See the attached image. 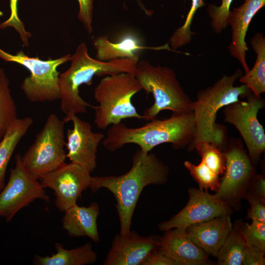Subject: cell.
<instances>
[{
  "instance_id": "9",
  "label": "cell",
  "mask_w": 265,
  "mask_h": 265,
  "mask_svg": "<svg viewBox=\"0 0 265 265\" xmlns=\"http://www.w3.org/2000/svg\"><path fill=\"white\" fill-rule=\"evenodd\" d=\"M223 151L226 157L225 170L214 195L233 211H238L256 173V164L250 159L240 140H230Z\"/></svg>"
},
{
  "instance_id": "23",
  "label": "cell",
  "mask_w": 265,
  "mask_h": 265,
  "mask_svg": "<svg viewBox=\"0 0 265 265\" xmlns=\"http://www.w3.org/2000/svg\"><path fill=\"white\" fill-rule=\"evenodd\" d=\"M250 44L257 57L251 70L239 79L257 96L265 92V38L262 32H256L250 40Z\"/></svg>"
},
{
  "instance_id": "26",
  "label": "cell",
  "mask_w": 265,
  "mask_h": 265,
  "mask_svg": "<svg viewBox=\"0 0 265 265\" xmlns=\"http://www.w3.org/2000/svg\"><path fill=\"white\" fill-rule=\"evenodd\" d=\"M184 166L189 171L193 179L197 183L199 188L216 192L219 186V175L213 171L203 160L197 165L186 160Z\"/></svg>"
},
{
  "instance_id": "1",
  "label": "cell",
  "mask_w": 265,
  "mask_h": 265,
  "mask_svg": "<svg viewBox=\"0 0 265 265\" xmlns=\"http://www.w3.org/2000/svg\"><path fill=\"white\" fill-rule=\"evenodd\" d=\"M132 166L120 176L92 177L90 189L94 192L105 188L114 195L120 221V235L127 237L131 232L132 219L139 197L149 185H162L167 181L169 168L152 152L140 149L132 157Z\"/></svg>"
},
{
  "instance_id": "6",
  "label": "cell",
  "mask_w": 265,
  "mask_h": 265,
  "mask_svg": "<svg viewBox=\"0 0 265 265\" xmlns=\"http://www.w3.org/2000/svg\"><path fill=\"white\" fill-rule=\"evenodd\" d=\"M142 90L152 94L154 104L143 113L144 120L150 121L164 110L172 113L192 111L193 101L185 92L175 71L166 66L152 64L142 60L138 62L134 74Z\"/></svg>"
},
{
  "instance_id": "11",
  "label": "cell",
  "mask_w": 265,
  "mask_h": 265,
  "mask_svg": "<svg viewBox=\"0 0 265 265\" xmlns=\"http://www.w3.org/2000/svg\"><path fill=\"white\" fill-rule=\"evenodd\" d=\"M36 199L49 201L44 188L25 168L21 156H15V166L11 168L8 181L0 191V216L10 222L21 209Z\"/></svg>"
},
{
  "instance_id": "5",
  "label": "cell",
  "mask_w": 265,
  "mask_h": 265,
  "mask_svg": "<svg viewBox=\"0 0 265 265\" xmlns=\"http://www.w3.org/2000/svg\"><path fill=\"white\" fill-rule=\"evenodd\" d=\"M142 90L132 74L122 72L102 78L94 90V98L99 104L93 108L96 126L105 130L125 119H144L132 102L133 96Z\"/></svg>"
},
{
  "instance_id": "18",
  "label": "cell",
  "mask_w": 265,
  "mask_h": 265,
  "mask_svg": "<svg viewBox=\"0 0 265 265\" xmlns=\"http://www.w3.org/2000/svg\"><path fill=\"white\" fill-rule=\"evenodd\" d=\"M231 215L218 216L186 228L188 238L209 256L216 257L232 230Z\"/></svg>"
},
{
  "instance_id": "24",
  "label": "cell",
  "mask_w": 265,
  "mask_h": 265,
  "mask_svg": "<svg viewBox=\"0 0 265 265\" xmlns=\"http://www.w3.org/2000/svg\"><path fill=\"white\" fill-rule=\"evenodd\" d=\"M246 242L242 234L241 223L232 230L219 250L217 263L219 265H242Z\"/></svg>"
},
{
  "instance_id": "31",
  "label": "cell",
  "mask_w": 265,
  "mask_h": 265,
  "mask_svg": "<svg viewBox=\"0 0 265 265\" xmlns=\"http://www.w3.org/2000/svg\"><path fill=\"white\" fill-rule=\"evenodd\" d=\"M80 10L78 18L84 29L91 34L93 31L92 26L93 20L94 0H78Z\"/></svg>"
},
{
  "instance_id": "33",
  "label": "cell",
  "mask_w": 265,
  "mask_h": 265,
  "mask_svg": "<svg viewBox=\"0 0 265 265\" xmlns=\"http://www.w3.org/2000/svg\"><path fill=\"white\" fill-rule=\"evenodd\" d=\"M245 192L265 203V178L263 174L255 173L252 178Z\"/></svg>"
},
{
  "instance_id": "25",
  "label": "cell",
  "mask_w": 265,
  "mask_h": 265,
  "mask_svg": "<svg viewBox=\"0 0 265 265\" xmlns=\"http://www.w3.org/2000/svg\"><path fill=\"white\" fill-rule=\"evenodd\" d=\"M17 118V107L11 94L10 81L4 70L0 68V141Z\"/></svg>"
},
{
  "instance_id": "21",
  "label": "cell",
  "mask_w": 265,
  "mask_h": 265,
  "mask_svg": "<svg viewBox=\"0 0 265 265\" xmlns=\"http://www.w3.org/2000/svg\"><path fill=\"white\" fill-rule=\"evenodd\" d=\"M56 253L51 256L35 255L33 264L36 265H84L94 264L97 254L90 242L78 247L67 249L60 243L55 244Z\"/></svg>"
},
{
  "instance_id": "17",
  "label": "cell",
  "mask_w": 265,
  "mask_h": 265,
  "mask_svg": "<svg viewBox=\"0 0 265 265\" xmlns=\"http://www.w3.org/2000/svg\"><path fill=\"white\" fill-rule=\"evenodd\" d=\"M159 249L179 265H204L209 255L187 237L186 228H173L160 237Z\"/></svg>"
},
{
  "instance_id": "34",
  "label": "cell",
  "mask_w": 265,
  "mask_h": 265,
  "mask_svg": "<svg viewBox=\"0 0 265 265\" xmlns=\"http://www.w3.org/2000/svg\"><path fill=\"white\" fill-rule=\"evenodd\" d=\"M265 253L246 245L242 265H264Z\"/></svg>"
},
{
  "instance_id": "30",
  "label": "cell",
  "mask_w": 265,
  "mask_h": 265,
  "mask_svg": "<svg viewBox=\"0 0 265 265\" xmlns=\"http://www.w3.org/2000/svg\"><path fill=\"white\" fill-rule=\"evenodd\" d=\"M18 3V0H10V15L6 21L0 23V29L13 27L19 33L23 46L26 47L28 46L29 39L31 37V34L26 30L24 24L19 18Z\"/></svg>"
},
{
  "instance_id": "32",
  "label": "cell",
  "mask_w": 265,
  "mask_h": 265,
  "mask_svg": "<svg viewBox=\"0 0 265 265\" xmlns=\"http://www.w3.org/2000/svg\"><path fill=\"white\" fill-rule=\"evenodd\" d=\"M243 198L248 202L250 205L247 218L252 220L265 223V203L247 192H245Z\"/></svg>"
},
{
  "instance_id": "19",
  "label": "cell",
  "mask_w": 265,
  "mask_h": 265,
  "mask_svg": "<svg viewBox=\"0 0 265 265\" xmlns=\"http://www.w3.org/2000/svg\"><path fill=\"white\" fill-rule=\"evenodd\" d=\"M93 44L96 51V59L102 61L129 58L138 62L139 53L143 50L169 49L168 43L158 47L144 46L135 35L130 33L124 34L115 42H111L106 35L100 36L93 39Z\"/></svg>"
},
{
  "instance_id": "12",
  "label": "cell",
  "mask_w": 265,
  "mask_h": 265,
  "mask_svg": "<svg viewBox=\"0 0 265 265\" xmlns=\"http://www.w3.org/2000/svg\"><path fill=\"white\" fill-rule=\"evenodd\" d=\"M92 176L79 164L64 162L41 179L43 187L53 189L55 196V206L64 212L77 204L82 192L90 188Z\"/></svg>"
},
{
  "instance_id": "29",
  "label": "cell",
  "mask_w": 265,
  "mask_h": 265,
  "mask_svg": "<svg viewBox=\"0 0 265 265\" xmlns=\"http://www.w3.org/2000/svg\"><path fill=\"white\" fill-rule=\"evenodd\" d=\"M233 0H222L221 4L217 6L213 4L209 5L207 11L211 19V26L215 33H220L229 26L230 6Z\"/></svg>"
},
{
  "instance_id": "14",
  "label": "cell",
  "mask_w": 265,
  "mask_h": 265,
  "mask_svg": "<svg viewBox=\"0 0 265 265\" xmlns=\"http://www.w3.org/2000/svg\"><path fill=\"white\" fill-rule=\"evenodd\" d=\"M69 121L72 122L73 128L67 131L66 157L71 162L80 165L91 173L97 167L98 147L105 135L92 132L91 124L76 114L71 116L66 123Z\"/></svg>"
},
{
  "instance_id": "7",
  "label": "cell",
  "mask_w": 265,
  "mask_h": 265,
  "mask_svg": "<svg viewBox=\"0 0 265 265\" xmlns=\"http://www.w3.org/2000/svg\"><path fill=\"white\" fill-rule=\"evenodd\" d=\"M64 124L56 114L51 113L33 143L21 156L24 166L35 178L40 180L65 162Z\"/></svg>"
},
{
  "instance_id": "15",
  "label": "cell",
  "mask_w": 265,
  "mask_h": 265,
  "mask_svg": "<svg viewBox=\"0 0 265 265\" xmlns=\"http://www.w3.org/2000/svg\"><path fill=\"white\" fill-rule=\"evenodd\" d=\"M160 237H143L131 231L127 237L117 234L104 263L105 265H139L159 247Z\"/></svg>"
},
{
  "instance_id": "35",
  "label": "cell",
  "mask_w": 265,
  "mask_h": 265,
  "mask_svg": "<svg viewBox=\"0 0 265 265\" xmlns=\"http://www.w3.org/2000/svg\"><path fill=\"white\" fill-rule=\"evenodd\" d=\"M141 265H179V264L158 248L152 252Z\"/></svg>"
},
{
  "instance_id": "22",
  "label": "cell",
  "mask_w": 265,
  "mask_h": 265,
  "mask_svg": "<svg viewBox=\"0 0 265 265\" xmlns=\"http://www.w3.org/2000/svg\"><path fill=\"white\" fill-rule=\"evenodd\" d=\"M33 122L29 116L17 118L9 127L0 141V191L5 186L6 169L12 155Z\"/></svg>"
},
{
  "instance_id": "4",
  "label": "cell",
  "mask_w": 265,
  "mask_h": 265,
  "mask_svg": "<svg viewBox=\"0 0 265 265\" xmlns=\"http://www.w3.org/2000/svg\"><path fill=\"white\" fill-rule=\"evenodd\" d=\"M242 75V71L238 69L232 75H223L212 86L198 92L192 109L195 132L191 151L200 141L213 143L222 151L225 147L226 129L216 123L217 113L221 108L245 97L251 90L246 84L234 86Z\"/></svg>"
},
{
  "instance_id": "28",
  "label": "cell",
  "mask_w": 265,
  "mask_h": 265,
  "mask_svg": "<svg viewBox=\"0 0 265 265\" xmlns=\"http://www.w3.org/2000/svg\"><path fill=\"white\" fill-rule=\"evenodd\" d=\"M246 245L265 253V223L252 220L251 224L241 223Z\"/></svg>"
},
{
  "instance_id": "8",
  "label": "cell",
  "mask_w": 265,
  "mask_h": 265,
  "mask_svg": "<svg viewBox=\"0 0 265 265\" xmlns=\"http://www.w3.org/2000/svg\"><path fill=\"white\" fill-rule=\"evenodd\" d=\"M0 57L6 61L19 63L29 70L30 75L24 80L21 88L29 101L52 102L60 100L59 72L57 68L70 61V54L54 59L43 60L37 56L30 57L23 51L13 55L0 49Z\"/></svg>"
},
{
  "instance_id": "20",
  "label": "cell",
  "mask_w": 265,
  "mask_h": 265,
  "mask_svg": "<svg viewBox=\"0 0 265 265\" xmlns=\"http://www.w3.org/2000/svg\"><path fill=\"white\" fill-rule=\"evenodd\" d=\"M99 214L97 203L92 202L88 207L76 204L64 212L62 228L71 237H87L98 242L100 239L97 221Z\"/></svg>"
},
{
  "instance_id": "16",
  "label": "cell",
  "mask_w": 265,
  "mask_h": 265,
  "mask_svg": "<svg viewBox=\"0 0 265 265\" xmlns=\"http://www.w3.org/2000/svg\"><path fill=\"white\" fill-rule=\"evenodd\" d=\"M265 4V0H245L242 4L230 12L231 40L228 50L240 63L245 73L250 70L246 60L248 50L245 42L246 34L252 18Z\"/></svg>"
},
{
  "instance_id": "3",
  "label": "cell",
  "mask_w": 265,
  "mask_h": 265,
  "mask_svg": "<svg viewBox=\"0 0 265 265\" xmlns=\"http://www.w3.org/2000/svg\"><path fill=\"white\" fill-rule=\"evenodd\" d=\"M70 67L59 74L60 108L67 120L72 115L84 113L87 108L94 106L85 102L80 95L79 88L84 84L90 85L95 76L103 77L122 72L135 74L138 62L129 58L102 61L90 56L84 42L80 43L71 55Z\"/></svg>"
},
{
  "instance_id": "13",
  "label": "cell",
  "mask_w": 265,
  "mask_h": 265,
  "mask_svg": "<svg viewBox=\"0 0 265 265\" xmlns=\"http://www.w3.org/2000/svg\"><path fill=\"white\" fill-rule=\"evenodd\" d=\"M185 207L169 220L158 224L162 231L173 228H186L192 225L215 217L231 215L233 210L208 191L190 187Z\"/></svg>"
},
{
  "instance_id": "10",
  "label": "cell",
  "mask_w": 265,
  "mask_h": 265,
  "mask_svg": "<svg viewBox=\"0 0 265 265\" xmlns=\"http://www.w3.org/2000/svg\"><path fill=\"white\" fill-rule=\"evenodd\" d=\"M245 97L246 101L239 100L224 107V121L237 128L246 146L249 156L257 164L265 150V130L257 118L259 110L265 106V101L251 90Z\"/></svg>"
},
{
  "instance_id": "36",
  "label": "cell",
  "mask_w": 265,
  "mask_h": 265,
  "mask_svg": "<svg viewBox=\"0 0 265 265\" xmlns=\"http://www.w3.org/2000/svg\"><path fill=\"white\" fill-rule=\"evenodd\" d=\"M204 0H192V5L190 11L187 16L184 25L180 27L181 29L184 32H189L190 26L194 14L197 9L204 5Z\"/></svg>"
},
{
  "instance_id": "2",
  "label": "cell",
  "mask_w": 265,
  "mask_h": 265,
  "mask_svg": "<svg viewBox=\"0 0 265 265\" xmlns=\"http://www.w3.org/2000/svg\"><path fill=\"white\" fill-rule=\"evenodd\" d=\"M195 132L192 111L172 113L167 119L155 118L137 128L128 127L121 122L111 125L102 144L110 152L132 143L149 153L155 147L165 143H170L174 150L186 148L190 152Z\"/></svg>"
},
{
  "instance_id": "27",
  "label": "cell",
  "mask_w": 265,
  "mask_h": 265,
  "mask_svg": "<svg viewBox=\"0 0 265 265\" xmlns=\"http://www.w3.org/2000/svg\"><path fill=\"white\" fill-rule=\"evenodd\" d=\"M203 160L218 175H223L226 167V157L224 152L214 144L200 141L194 146Z\"/></svg>"
}]
</instances>
